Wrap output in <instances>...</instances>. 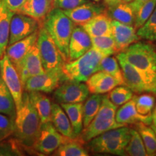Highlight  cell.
I'll return each instance as SVG.
<instances>
[{"label":"cell","mask_w":156,"mask_h":156,"mask_svg":"<svg viewBox=\"0 0 156 156\" xmlns=\"http://www.w3.org/2000/svg\"><path fill=\"white\" fill-rule=\"evenodd\" d=\"M147 80L156 95V46L148 42H136L121 52Z\"/></svg>","instance_id":"obj_1"},{"label":"cell","mask_w":156,"mask_h":156,"mask_svg":"<svg viewBox=\"0 0 156 156\" xmlns=\"http://www.w3.org/2000/svg\"><path fill=\"white\" fill-rule=\"evenodd\" d=\"M41 121L32 104L28 92L23 93L22 103L16 111L15 134L23 145L33 147L39 135Z\"/></svg>","instance_id":"obj_2"},{"label":"cell","mask_w":156,"mask_h":156,"mask_svg":"<svg viewBox=\"0 0 156 156\" xmlns=\"http://www.w3.org/2000/svg\"><path fill=\"white\" fill-rule=\"evenodd\" d=\"M74 23L64 10L54 7L46 15L42 26L53 38L61 52L64 62H68L70 38L75 28Z\"/></svg>","instance_id":"obj_3"},{"label":"cell","mask_w":156,"mask_h":156,"mask_svg":"<svg viewBox=\"0 0 156 156\" xmlns=\"http://www.w3.org/2000/svg\"><path fill=\"white\" fill-rule=\"evenodd\" d=\"M116 106L112 102L108 95H103L101 107L94 119L80 134L83 142H90L95 136L108 130L125 126L116 120Z\"/></svg>","instance_id":"obj_4"},{"label":"cell","mask_w":156,"mask_h":156,"mask_svg":"<svg viewBox=\"0 0 156 156\" xmlns=\"http://www.w3.org/2000/svg\"><path fill=\"white\" fill-rule=\"evenodd\" d=\"M104 54L91 48L77 59L64 62L62 70L66 80L86 82L90 76L99 71V66Z\"/></svg>","instance_id":"obj_5"},{"label":"cell","mask_w":156,"mask_h":156,"mask_svg":"<svg viewBox=\"0 0 156 156\" xmlns=\"http://www.w3.org/2000/svg\"><path fill=\"white\" fill-rule=\"evenodd\" d=\"M131 129L127 126L113 129L90 141L89 147L93 153L125 155V148L131 136Z\"/></svg>","instance_id":"obj_6"},{"label":"cell","mask_w":156,"mask_h":156,"mask_svg":"<svg viewBox=\"0 0 156 156\" xmlns=\"http://www.w3.org/2000/svg\"><path fill=\"white\" fill-rule=\"evenodd\" d=\"M37 45L45 71L62 68L64 61L61 52L44 26L41 27L38 30Z\"/></svg>","instance_id":"obj_7"},{"label":"cell","mask_w":156,"mask_h":156,"mask_svg":"<svg viewBox=\"0 0 156 156\" xmlns=\"http://www.w3.org/2000/svg\"><path fill=\"white\" fill-rule=\"evenodd\" d=\"M73 140L62 134L51 122H48L41 124L40 133L33 147L37 151L47 155L55 152L60 146Z\"/></svg>","instance_id":"obj_8"},{"label":"cell","mask_w":156,"mask_h":156,"mask_svg":"<svg viewBox=\"0 0 156 156\" xmlns=\"http://www.w3.org/2000/svg\"><path fill=\"white\" fill-rule=\"evenodd\" d=\"M66 80L62 68L46 70L44 73L31 77L27 80L24 90L27 92L39 91L50 93L59 86L61 82Z\"/></svg>","instance_id":"obj_9"},{"label":"cell","mask_w":156,"mask_h":156,"mask_svg":"<svg viewBox=\"0 0 156 156\" xmlns=\"http://www.w3.org/2000/svg\"><path fill=\"white\" fill-rule=\"evenodd\" d=\"M0 75L12 95L16 111L18 110L22 103L24 86L16 68L6 54L0 61Z\"/></svg>","instance_id":"obj_10"},{"label":"cell","mask_w":156,"mask_h":156,"mask_svg":"<svg viewBox=\"0 0 156 156\" xmlns=\"http://www.w3.org/2000/svg\"><path fill=\"white\" fill-rule=\"evenodd\" d=\"M116 58L122 68L126 86L136 93H150L152 94L151 85L139 70L130 64L121 52L117 54Z\"/></svg>","instance_id":"obj_11"},{"label":"cell","mask_w":156,"mask_h":156,"mask_svg":"<svg viewBox=\"0 0 156 156\" xmlns=\"http://www.w3.org/2000/svg\"><path fill=\"white\" fill-rule=\"evenodd\" d=\"M90 91L83 82L67 80L55 90L54 98L58 103H83L88 97Z\"/></svg>","instance_id":"obj_12"},{"label":"cell","mask_w":156,"mask_h":156,"mask_svg":"<svg viewBox=\"0 0 156 156\" xmlns=\"http://www.w3.org/2000/svg\"><path fill=\"white\" fill-rule=\"evenodd\" d=\"M41 27V25L37 20L15 12L10 23L8 46L34 34Z\"/></svg>","instance_id":"obj_13"},{"label":"cell","mask_w":156,"mask_h":156,"mask_svg":"<svg viewBox=\"0 0 156 156\" xmlns=\"http://www.w3.org/2000/svg\"><path fill=\"white\" fill-rule=\"evenodd\" d=\"M15 67L19 74L23 86L27 80L30 77L44 73L45 70L42 65L37 41L28 53Z\"/></svg>","instance_id":"obj_14"},{"label":"cell","mask_w":156,"mask_h":156,"mask_svg":"<svg viewBox=\"0 0 156 156\" xmlns=\"http://www.w3.org/2000/svg\"><path fill=\"white\" fill-rule=\"evenodd\" d=\"M93 47L91 37L83 26L75 27L70 38L68 62L77 59Z\"/></svg>","instance_id":"obj_15"},{"label":"cell","mask_w":156,"mask_h":156,"mask_svg":"<svg viewBox=\"0 0 156 156\" xmlns=\"http://www.w3.org/2000/svg\"><path fill=\"white\" fill-rule=\"evenodd\" d=\"M112 35L116 42L119 52L126 49L132 44L137 42L140 38L136 34L134 27L114 20L112 21Z\"/></svg>","instance_id":"obj_16"},{"label":"cell","mask_w":156,"mask_h":156,"mask_svg":"<svg viewBox=\"0 0 156 156\" xmlns=\"http://www.w3.org/2000/svg\"><path fill=\"white\" fill-rule=\"evenodd\" d=\"M116 120L118 123L126 124H137L139 122L144 123L147 125H151L153 122L152 114L142 115L138 113L135 106V95L131 100L123 104L122 107L116 113Z\"/></svg>","instance_id":"obj_17"},{"label":"cell","mask_w":156,"mask_h":156,"mask_svg":"<svg viewBox=\"0 0 156 156\" xmlns=\"http://www.w3.org/2000/svg\"><path fill=\"white\" fill-rule=\"evenodd\" d=\"M64 12L75 25L83 26L95 16L103 12L104 8L97 4L86 2L75 8Z\"/></svg>","instance_id":"obj_18"},{"label":"cell","mask_w":156,"mask_h":156,"mask_svg":"<svg viewBox=\"0 0 156 156\" xmlns=\"http://www.w3.org/2000/svg\"><path fill=\"white\" fill-rule=\"evenodd\" d=\"M90 93L92 94H104L108 93L117 85H120L118 80L109 74L98 71L86 81Z\"/></svg>","instance_id":"obj_19"},{"label":"cell","mask_w":156,"mask_h":156,"mask_svg":"<svg viewBox=\"0 0 156 156\" xmlns=\"http://www.w3.org/2000/svg\"><path fill=\"white\" fill-rule=\"evenodd\" d=\"M38 30L26 38L21 39L7 46L5 54L10 59L12 63L14 64V66L17 65L23 59V57L33 47V46L36 44L38 39Z\"/></svg>","instance_id":"obj_20"},{"label":"cell","mask_w":156,"mask_h":156,"mask_svg":"<svg viewBox=\"0 0 156 156\" xmlns=\"http://www.w3.org/2000/svg\"><path fill=\"white\" fill-rule=\"evenodd\" d=\"M52 9L49 0H27L17 12L37 20L42 26L46 15Z\"/></svg>","instance_id":"obj_21"},{"label":"cell","mask_w":156,"mask_h":156,"mask_svg":"<svg viewBox=\"0 0 156 156\" xmlns=\"http://www.w3.org/2000/svg\"><path fill=\"white\" fill-rule=\"evenodd\" d=\"M112 18L103 12L95 16L83 25V28L91 38L112 35Z\"/></svg>","instance_id":"obj_22"},{"label":"cell","mask_w":156,"mask_h":156,"mask_svg":"<svg viewBox=\"0 0 156 156\" xmlns=\"http://www.w3.org/2000/svg\"><path fill=\"white\" fill-rule=\"evenodd\" d=\"M14 13L2 0H0V56L2 57L5 55L8 46L10 23Z\"/></svg>","instance_id":"obj_23"},{"label":"cell","mask_w":156,"mask_h":156,"mask_svg":"<svg viewBox=\"0 0 156 156\" xmlns=\"http://www.w3.org/2000/svg\"><path fill=\"white\" fill-rule=\"evenodd\" d=\"M51 122L58 132H59L64 136L75 139L70 121L67 114L62 108V107L58 103H53L51 108Z\"/></svg>","instance_id":"obj_24"},{"label":"cell","mask_w":156,"mask_h":156,"mask_svg":"<svg viewBox=\"0 0 156 156\" xmlns=\"http://www.w3.org/2000/svg\"><path fill=\"white\" fill-rule=\"evenodd\" d=\"M30 100L39 115L41 123L51 122L52 103L45 93L39 91L28 92Z\"/></svg>","instance_id":"obj_25"},{"label":"cell","mask_w":156,"mask_h":156,"mask_svg":"<svg viewBox=\"0 0 156 156\" xmlns=\"http://www.w3.org/2000/svg\"><path fill=\"white\" fill-rule=\"evenodd\" d=\"M71 123L75 137L80 136L83 129V103H61Z\"/></svg>","instance_id":"obj_26"},{"label":"cell","mask_w":156,"mask_h":156,"mask_svg":"<svg viewBox=\"0 0 156 156\" xmlns=\"http://www.w3.org/2000/svg\"><path fill=\"white\" fill-rule=\"evenodd\" d=\"M108 14L111 18L124 24L129 25H133L134 24L135 13L128 2L122 1L114 8L109 9V13Z\"/></svg>","instance_id":"obj_27"},{"label":"cell","mask_w":156,"mask_h":156,"mask_svg":"<svg viewBox=\"0 0 156 156\" xmlns=\"http://www.w3.org/2000/svg\"><path fill=\"white\" fill-rule=\"evenodd\" d=\"M0 114L14 119L16 115V106L12 95L0 75Z\"/></svg>","instance_id":"obj_28"},{"label":"cell","mask_w":156,"mask_h":156,"mask_svg":"<svg viewBox=\"0 0 156 156\" xmlns=\"http://www.w3.org/2000/svg\"><path fill=\"white\" fill-rule=\"evenodd\" d=\"M102 98L101 94H93L87 97L83 104V128H86L97 114L101 107Z\"/></svg>","instance_id":"obj_29"},{"label":"cell","mask_w":156,"mask_h":156,"mask_svg":"<svg viewBox=\"0 0 156 156\" xmlns=\"http://www.w3.org/2000/svg\"><path fill=\"white\" fill-rule=\"evenodd\" d=\"M99 71L105 72L112 75L118 80L120 85H125L122 68L116 58L110 56L103 57L99 66Z\"/></svg>","instance_id":"obj_30"},{"label":"cell","mask_w":156,"mask_h":156,"mask_svg":"<svg viewBox=\"0 0 156 156\" xmlns=\"http://www.w3.org/2000/svg\"><path fill=\"white\" fill-rule=\"evenodd\" d=\"M136 127L145 144L147 155H156V133L155 130L142 122L136 124Z\"/></svg>","instance_id":"obj_31"},{"label":"cell","mask_w":156,"mask_h":156,"mask_svg":"<svg viewBox=\"0 0 156 156\" xmlns=\"http://www.w3.org/2000/svg\"><path fill=\"white\" fill-rule=\"evenodd\" d=\"M82 140L77 136L75 139L60 146L54 155L58 156H87L89 154L82 145Z\"/></svg>","instance_id":"obj_32"},{"label":"cell","mask_w":156,"mask_h":156,"mask_svg":"<svg viewBox=\"0 0 156 156\" xmlns=\"http://www.w3.org/2000/svg\"><path fill=\"white\" fill-rule=\"evenodd\" d=\"M93 48L108 56L119 52L112 35L91 38Z\"/></svg>","instance_id":"obj_33"},{"label":"cell","mask_w":156,"mask_h":156,"mask_svg":"<svg viewBox=\"0 0 156 156\" xmlns=\"http://www.w3.org/2000/svg\"><path fill=\"white\" fill-rule=\"evenodd\" d=\"M131 136L125 148L126 155L130 156H147L145 144L138 131L131 129Z\"/></svg>","instance_id":"obj_34"},{"label":"cell","mask_w":156,"mask_h":156,"mask_svg":"<svg viewBox=\"0 0 156 156\" xmlns=\"http://www.w3.org/2000/svg\"><path fill=\"white\" fill-rule=\"evenodd\" d=\"M136 34L145 40L156 41V7L145 24L138 28Z\"/></svg>","instance_id":"obj_35"},{"label":"cell","mask_w":156,"mask_h":156,"mask_svg":"<svg viewBox=\"0 0 156 156\" xmlns=\"http://www.w3.org/2000/svg\"><path fill=\"white\" fill-rule=\"evenodd\" d=\"M108 96L113 103H114L116 106H119L131 100L134 95L132 91L127 86H119L115 87L112 89Z\"/></svg>","instance_id":"obj_36"},{"label":"cell","mask_w":156,"mask_h":156,"mask_svg":"<svg viewBox=\"0 0 156 156\" xmlns=\"http://www.w3.org/2000/svg\"><path fill=\"white\" fill-rule=\"evenodd\" d=\"M156 7V0H149L144 4L135 14L134 28H140L145 24L147 19L151 16Z\"/></svg>","instance_id":"obj_37"},{"label":"cell","mask_w":156,"mask_h":156,"mask_svg":"<svg viewBox=\"0 0 156 156\" xmlns=\"http://www.w3.org/2000/svg\"><path fill=\"white\" fill-rule=\"evenodd\" d=\"M154 105L155 98L151 93H145L139 96L135 95V106L139 114L142 115L151 114Z\"/></svg>","instance_id":"obj_38"},{"label":"cell","mask_w":156,"mask_h":156,"mask_svg":"<svg viewBox=\"0 0 156 156\" xmlns=\"http://www.w3.org/2000/svg\"><path fill=\"white\" fill-rule=\"evenodd\" d=\"M15 131V121L13 118L7 115L0 114V141Z\"/></svg>","instance_id":"obj_39"},{"label":"cell","mask_w":156,"mask_h":156,"mask_svg":"<svg viewBox=\"0 0 156 156\" xmlns=\"http://www.w3.org/2000/svg\"><path fill=\"white\" fill-rule=\"evenodd\" d=\"M86 2V0H56L54 8L56 7L62 10H68L75 8Z\"/></svg>","instance_id":"obj_40"},{"label":"cell","mask_w":156,"mask_h":156,"mask_svg":"<svg viewBox=\"0 0 156 156\" xmlns=\"http://www.w3.org/2000/svg\"><path fill=\"white\" fill-rule=\"evenodd\" d=\"M5 5L13 12H18L27 0H2Z\"/></svg>","instance_id":"obj_41"},{"label":"cell","mask_w":156,"mask_h":156,"mask_svg":"<svg viewBox=\"0 0 156 156\" xmlns=\"http://www.w3.org/2000/svg\"><path fill=\"white\" fill-rule=\"evenodd\" d=\"M149 0H132L131 2H129L130 6L132 7V9H133L134 13L139 10V9L142 7L144 4H145Z\"/></svg>","instance_id":"obj_42"},{"label":"cell","mask_w":156,"mask_h":156,"mask_svg":"<svg viewBox=\"0 0 156 156\" xmlns=\"http://www.w3.org/2000/svg\"><path fill=\"white\" fill-rule=\"evenodd\" d=\"M123 0H104V2L106 5L108 7V9H111L118 5L119 4L122 2Z\"/></svg>","instance_id":"obj_43"},{"label":"cell","mask_w":156,"mask_h":156,"mask_svg":"<svg viewBox=\"0 0 156 156\" xmlns=\"http://www.w3.org/2000/svg\"><path fill=\"white\" fill-rule=\"evenodd\" d=\"M152 119H153V122H152L153 127H155L156 126V106L155 108H154L153 114H152Z\"/></svg>","instance_id":"obj_44"},{"label":"cell","mask_w":156,"mask_h":156,"mask_svg":"<svg viewBox=\"0 0 156 156\" xmlns=\"http://www.w3.org/2000/svg\"><path fill=\"white\" fill-rule=\"evenodd\" d=\"M49 1H50L52 7H53V8H54V4H55V2H56V0H49Z\"/></svg>","instance_id":"obj_45"},{"label":"cell","mask_w":156,"mask_h":156,"mask_svg":"<svg viewBox=\"0 0 156 156\" xmlns=\"http://www.w3.org/2000/svg\"><path fill=\"white\" fill-rule=\"evenodd\" d=\"M132 1V0H123V2H128V3L131 2Z\"/></svg>","instance_id":"obj_46"},{"label":"cell","mask_w":156,"mask_h":156,"mask_svg":"<svg viewBox=\"0 0 156 156\" xmlns=\"http://www.w3.org/2000/svg\"><path fill=\"white\" fill-rule=\"evenodd\" d=\"M153 129L154 130H155V133H156V126H155V127H153Z\"/></svg>","instance_id":"obj_47"},{"label":"cell","mask_w":156,"mask_h":156,"mask_svg":"<svg viewBox=\"0 0 156 156\" xmlns=\"http://www.w3.org/2000/svg\"><path fill=\"white\" fill-rule=\"evenodd\" d=\"M93 1H95V2H98L101 1V0H93Z\"/></svg>","instance_id":"obj_48"},{"label":"cell","mask_w":156,"mask_h":156,"mask_svg":"<svg viewBox=\"0 0 156 156\" xmlns=\"http://www.w3.org/2000/svg\"><path fill=\"white\" fill-rule=\"evenodd\" d=\"M2 56H0V61H1V59H2Z\"/></svg>","instance_id":"obj_49"},{"label":"cell","mask_w":156,"mask_h":156,"mask_svg":"<svg viewBox=\"0 0 156 156\" xmlns=\"http://www.w3.org/2000/svg\"></svg>","instance_id":"obj_50"}]
</instances>
